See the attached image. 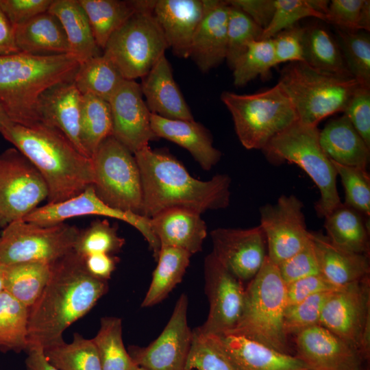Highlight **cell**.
Instances as JSON below:
<instances>
[{
    "label": "cell",
    "mask_w": 370,
    "mask_h": 370,
    "mask_svg": "<svg viewBox=\"0 0 370 370\" xmlns=\"http://www.w3.org/2000/svg\"><path fill=\"white\" fill-rule=\"evenodd\" d=\"M108 291V281L92 275L74 251L51 264L49 279L29 308L28 348L42 349L63 340V333L86 314Z\"/></svg>",
    "instance_id": "cell-1"
},
{
    "label": "cell",
    "mask_w": 370,
    "mask_h": 370,
    "mask_svg": "<svg viewBox=\"0 0 370 370\" xmlns=\"http://www.w3.org/2000/svg\"><path fill=\"white\" fill-rule=\"evenodd\" d=\"M134 155L140 173L143 216L150 219L171 208L190 209L201 214L229 206V175L217 174L207 181L197 180L175 158L153 150L149 145Z\"/></svg>",
    "instance_id": "cell-2"
},
{
    "label": "cell",
    "mask_w": 370,
    "mask_h": 370,
    "mask_svg": "<svg viewBox=\"0 0 370 370\" xmlns=\"http://www.w3.org/2000/svg\"><path fill=\"white\" fill-rule=\"evenodd\" d=\"M1 136L35 166L48 190L47 203L73 197L92 185L91 158L82 153L59 130L43 123H8Z\"/></svg>",
    "instance_id": "cell-3"
},
{
    "label": "cell",
    "mask_w": 370,
    "mask_h": 370,
    "mask_svg": "<svg viewBox=\"0 0 370 370\" xmlns=\"http://www.w3.org/2000/svg\"><path fill=\"white\" fill-rule=\"evenodd\" d=\"M79 64L70 53L0 56V105L10 121L24 126L40 123V96L56 84L73 81Z\"/></svg>",
    "instance_id": "cell-4"
},
{
    "label": "cell",
    "mask_w": 370,
    "mask_h": 370,
    "mask_svg": "<svg viewBox=\"0 0 370 370\" xmlns=\"http://www.w3.org/2000/svg\"><path fill=\"white\" fill-rule=\"evenodd\" d=\"M286 285L278 266L266 257L244 294L242 314L225 334H235L259 342L278 352L291 354L284 330Z\"/></svg>",
    "instance_id": "cell-5"
},
{
    "label": "cell",
    "mask_w": 370,
    "mask_h": 370,
    "mask_svg": "<svg viewBox=\"0 0 370 370\" xmlns=\"http://www.w3.org/2000/svg\"><path fill=\"white\" fill-rule=\"evenodd\" d=\"M291 100L304 124L318 125L325 117L343 112L360 85L353 77L317 71L304 62H289L278 83Z\"/></svg>",
    "instance_id": "cell-6"
},
{
    "label": "cell",
    "mask_w": 370,
    "mask_h": 370,
    "mask_svg": "<svg viewBox=\"0 0 370 370\" xmlns=\"http://www.w3.org/2000/svg\"><path fill=\"white\" fill-rule=\"evenodd\" d=\"M317 125L297 121L274 136L262 149L273 162H288L300 166L320 191L315 204L319 217H325L342 202L336 187V171L319 143Z\"/></svg>",
    "instance_id": "cell-7"
},
{
    "label": "cell",
    "mask_w": 370,
    "mask_h": 370,
    "mask_svg": "<svg viewBox=\"0 0 370 370\" xmlns=\"http://www.w3.org/2000/svg\"><path fill=\"white\" fill-rule=\"evenodd\" d=\"M221 99L232 114L239 141L247 149H263L276 135L298 121L278 84L249 95L224 91Z\"/></svg>",
    "instance_id": "cell-8"
},
{
    "label": "cell",
    "mask_w": 370,
    "mask_h": 370,
    "mask_svg": "<svg viewBox=\"0 0 370 370\" xmlns=\"http://www.w3.org/2000/svg\"><path fill=\"white\" fill-rule=\"evenodd\" d=\"M154 3L142 0L139 10L111 36L103 50L125 79L143 77L169 48L153 13Z\"/></svg>",
    "instance_id": "cell-9"
},
{
    "label": "cell",
    "mask_w": 370,
    "mask_h": 370,
    "mask_svg": "<svg viewBox=\"0 0 370 370\" xmlns=\"http://www.w3.org/2000/svg\"><path fill=\"white\" fill-rule=\"evenodd\" d=\"M97 197L109 206L142 215L143 189L134 153L112 136L106 138L91 157Z\"/></svg>",
    "instance_id": "cell-10"
},
{
    "label": "cell",
    "mask_w": 370,
    "mask_h": 370,
    "mask_svg": "<svg viewBox=\"0 0 370 370\" xmlns=\"http://www.w3.org/2000/svg\"><path fill=\"white\" fill-rule=\"evenodd\" d=\"M80 230L61 223L40 225L20 219L0 232V264H52L72 252Z\"/></svg>",
    "instance_id": "cell-11"
},
{
    "label": "cell",
    "mask_w": 370,
    "mask_h": 370,
    "mask_svg": "<svg viewBox=\"0 0 370 370\" xmlns=\"http://www.w3.org/2000/svg\"><path fill=\"white\" fill-rule=\"evenodd\" d=\"M47 197L42 177L21 152L10 147L0 153V229L24 219Z\"/></svg>",
    "instance_id": "cell-12"
},
{
    "label": "cell",
    "mask_w": 370,
    "mask_h": 370,
    "mask_svg": "<svg viewBox=\"0 0 370 370\" xmlns=\"http://www.w3.org/2000/svg\"><path fill=\"white\" fill-rule=\"evenodd\" d=\"M302 201L293 195H282L274 204L260 207V227L269 259L277 266L301 249L310 240Z\"/></svg>",
    "instance_id": "cell-13"
},
{
    "label": "cell",
    "mask_w": 370,
    "mask_h": 370,
    "mask_svg": "<svg viewBox=\"0 0 370 370\" xmlns=\"http://www.w3.org/2000/svg\"><path fill=\"white\" fill-rule=\"evenodd\" d=\"M86 215L110 217L131 225L144 236L153 252V258L157 260L161 245L151 230L149 219L109 206L97 197L92 185L64 201L47 203L39 206L23 219L40 225H52L64 223L71 218Z\"/></svg>",
    "instance_id": "cell-14"
},
{
    "label": "cell",
    "mask_w": 370,
    "mask_h": 370,
    "mask_svg": "<svg viewBox=\"0 0 370 370\" xmlns=\"http://www.w3.org/2000/svg\"><path fill=\"white\" fill-rule=\"evenodd\" d=\"M188 297L181 295L160 336L147 347L132 345L128 352L138 367L147 370H186L192 331L187 322Z\"/></svg>",
    "instance_id": "cell-15"
},
{
    "label": "cell",
    "mask_w": 370,
    "mask_h": 370,
    "mask_svg": "<svg viewBox=\"0 0 370 370\" xmlns=\"http://www.w3.org/2000/svg\"><path fill=\"white\" fill-rule=\"evenodd\" d=\"M204 276L210 310L207 320L198 329L205 334H227L235 328L242 314L245 294L243 282L212 253L204 260Z\"/></svg>",
    "instance_id": "cell-16"
},
{
    "label": "cell",
    "mask_w": 370,
    "mask_h": 370,
    "mask_svg": "<svg viewBox=\"0 0 370 370\" xmlns=\"http://www.w3.org/2000/svg\"><path fill=\"white\" fill-rule=\"evenodd\" d=\"M369 320V275L334 291L323 306L319 325L360 353L362 332Z\"/></svg>",
    "instance_id": "cell-17"
},
{
    "label": "cell",
    "mask_w": 370,
    "mask_h": 370,
    "mask_svg": "<svg viewBox=\"0 0 370 370\" xmlns=\"http://www.w3.org/2000/svg\"><path fill=\"white\" fill-rule=\"evenodd\" d=\"M217 260L240 281L252 280L262 266L266 239L260 227L234 229L219 227L210 232Z\"/></svg>",
    "instance_id": "cell-18"
},
{
    "label": "cell",
    "mask_w": 370,
    "mask_h": 370,
    "mask_svg": "<svg viewBox=\"0 0 370 370\" xmlns=\"http://www.w3.org/2000/svg\"><path fill=\"white\" fill-rule=\"evenodd\" d=\"M112 136L132 153L159 139L151 126V112L143 100L140 84L124 79L108 101Z\"/></svg>",
    "instance_id": "cell-19"
},
{
    "label": "cell",
    "mask_w": 370,
    "mask_h": 370,
    "mask_svg": "<svg viewBox=\"0 0 370 370\" xmlns=\"http://www.w3.org/2000/svg\"><path fill=\"white\" fill-rule=\"evenodd\" d=\"M297 358L312 370H363L360 353L320 325L296 335Z\"/></svg>",
    "instance_id": "cell-20"
},
{
    "label": "cell",
    "mask_w": 370,
    "mask_h": 370,
    "mask_svg": "<svg viewBox=\"0 0 370 370\" xmlns=\"http://www.w3.org/2000/svg\"><path fill=\"white\" fill-rule=\"evenodd\" d=\"M204 12L193 36L189 58L204 73L217 67L227 55V1L204 0Z\"/></svg>",
    "instance_id": "cell-21"
},
{
    "label": "cell",
    "mask_w": 370,
    "mask_h": 370,
    "mask_svg": "<svg viewBox=\"0 0 370 370\" xmlns=\"http://www.w3.org/2000/svg\"><path fill=\"white\" fill-rule=\"evenodd\" d=\"M82 104V95L73 80L60 82L42 93L37 112L40 122L59 130L82 153L87 156L80 137Z\"/></svg>",
    "instance_id": "cell-22"
},
{
    "label": "cell",
    "mask_w": 370,
    "mask_h": 370,
    "mask_svg": "<svg viewBox=\"0 0 370 370\" xmlns=\"http://www.w3.org/2000/svg\"><path fill=\"white\" fill-rule=\"evenodd\" d=\"M204 0H155L153 13L173 53L189 58L194 33L204 12Z\"/></svg>",
    "instance_id": "cell-23"
},
{
    "label": "cell",
    "mask_w": 370,
    "mask_h": 370,
    "mask_svg": "<svg viewBox=\"0 0 370 370\" xmlns=\"http://www.w3.org/2000/svg\"><path fill=\"white\" fill-rule=\"evenodd\" d=\"M171 66L163 55L140 84L143 96L150 112L160 116L178 120H194L172 73Z\"/></svg>",
    "instance_id": "cell-24"
},
{
    "label": "cell",
    "mask_w": 370,
    "mask_h": 370,
    "mask_svg": "<svg viewBox=\"0 0 370 370\" xmlns=\"http://www.w3.org/2000/svg\"><path fill=\"white\" fill-rule=\"evenodd\" d=\"M201 214L190 209L171 208L150 218V226L161 247L180 248L193 255L202 250L207 235Z\"/></svg>",
    "instance_id": "cell-25"
},
{
    "label": "cell",
    "mask_w": 370,
    "mask_h": 370,
    "mask_svg": "<svg viewBox=\"0 0 370 370\" xmlns=\"http://www.w3.org/2000/svg\"><path fill=\"white\" fill-rule=\"evenodd\" d=\"M151 126L158 138L186 149L206 170H210L221 159V153L213 145L210 132L195 120L169 119L151 113Z\"/></svg>",
    "instance_id": "cell-26"
},
{
    "label": "cell",
    "mask_w": 370,
    "mask_h": 370,
    "mask_svg": "<svg viewBox=\"0 0 370 370\" xmlns=\"http://www.w3.org/2000/svg\"><path fill=\"white\" fill-rule=\"evenodd\" d=\"M237 370H312L296 356L235 334L217 335Z\"/></svg>",
    "instance_id": "cell-27"
},
{
    "label": "cell",
    "mask_w": 370,
    "mask_h": 370,
    "mask_svg": "<svg viewBox=\"0 0 370 370\" xmlns=\"http://www.w3.org/2000/svg\"><path fill=\"white\" fill-rule=\"evenodd\" d=\"M320 273L338 287L369 275V256L342 249L320 232H310Z\"/></svg>",
    "instance_id": "cell-28"
},
{
    "label": "cell",
    "mask_w": 370,
    "mask_h": 370,
    "mask_svg": "<svg viewBox=\"0 0 370 370\" xmlns=\"http://www.w3.org/2000/svg\"><path fill=\"white\" fill-rule=\"evenodd\" d=\"M14 36L19 52L38 56L70 53L60 22L48 11L14 27Z\"/></svg>",
    "instance_id": "cell-29"
},
{
    "label": "cell",
    "mask_w": 370,
    "mask_h": 370,
    "mask_svg": "<svg viewBox=\"0 0 370 370\" xmlns=\"http://www.w3.org/2000/svg\"><path fill=\"white\" fill-rule=\"evenodd\" d=\"M319 143L328 157L342 165L367 169L370 147L347 116L330 121L319 132Z\"/></svg>",
    "instance_id": "cell-30"
},
{
    "label": "cell",
    "mask_w": 370,
    "mask_h": 370,
    "mask_svg": "<svg viewBox=\"0 0 370 370\" xmlns=\"http://www.w3.org/2000/svg\"><path fill=\"white\" fill-rule=\"evenodd\" d=\"M48 12L60 22L70 54L81 64L103 53L97 45L88 17L78 0H53Z\"/></svg>",
    "instance_id": "cell-31"
},
{
    "label": "cell",
    "mask_w": 370,
    "mask_h": 370,
    "mask_svg": "<svg viewBox=\"0 0 370 370\" xmlns=\"http://www.w3.org/2000/svg\"><path fill=\"white\" fill-rule=\"evenodd\" d=\"M326 236L347 251L369 256V229L362 214L341 203L325 217Z\"/></svg>",
    "instance_id": "cell-32"
},
{
    "label": "cell",
    "mask_w": 370,
    "mask_h": 370,
    "mask_svg": "<svg viewBox=\"0 0 370 370\" xmlns=\"http://www.w3.org/2000/svg\"><path fill=\"white\" fill-rule=\"evenodd\" d=\"M84 9L98 47L103 50L111 36L141 5V0H78Z\"/></svg>",
    "instance_id": "cell-33"
},
{
    "label": "cell",
    "mask_w": 370,
    "mask_h": 370,
    "mask_svg": "<svg viewBox=\"0 0 370 370\" xmlns=\"http://www.w3.org/2000/svg\"><path fill=\"white\" fill-rule=\"evenodd\" d=\"M304 62L317 71L336 75L352 77L338 41L319 24L305 27L303 40Z\"/></svg>",
    "instance_id": "cell-34"
},
{
    "label": "cell",
    "mask_w": 370,
    "mask_h": 370,
    "mask_svg": "<svg viewBox=\"0 0 370 370\" xmlns=\"http://www.w3.org/2000/svg\"><path fill=\"white\" fill-rule=\"evenodd\" d=\"M192 254L173 247H161L158 264L152 274L148 291L141 307H150L162 301L185 274Z\"/></svg>",
    "instance_id": "cell-35"
},
{
    "label": "cell",
    "mask_w": 370,
    "mask_h": 370,
    "mask_svg": "<svg viewBox=\"0 0 370 370\" xmlns=\"http://www.w3.org/2000/svg\"><path fill=\"white\" fill-rule=\"evenodd\" d=\"M51 264L29 262L5 265L3 290L30 308L39 298L49 279Z\"/></svg>",
    "instance_id": "cell-36"
},
{
    "label": "cell",
    "mask_w": 370,
    "mask_h": 370,
    "mask_svg": "<svg viewBox=\"0 0 370 370\" xmlns=\"http://www.w3.org/2000/svg\"><path fill=\"white\" fill-rule=\"evenodd\" d=\"M124 79L102 53L81 63L73 82L82 95H92L108 101Z\"/></svg>",
    "instance_id": "cell-37"
},
{
    "label": "cell",
    "mask_w": 370,
    "mask_h": 370,
    "mask_svg": "<svg viewBox=\"0 0 370 370\" xmlns=\"http://www.w3.org/2000/svg\"><path fill=\"white\" fill-rule=\"evenodd\" d=\"M29 308L8 292H0V351L26 352Z\"/></svg>",
    "instance_id": "cell-38"
},
{
    "label": "cell",
    "mask_w": 370,
    "mask_h": 370,
    "mask_svg": "<svg viewBox=\"0 0 370 370\" xmlns=\"http://www.w3.org/2000/svg\"><path fill=\"white\" fill-rule=\"evenodd\" d=\"M112 132L108 101L92 95H82L80 137L86 155L91 158L99 145L112 136Z\"/></svg>",
    "instance_id": "cell-39"
},
{
    "label": "cell",
    "mask_w": 370,
    "mask_h": 370,
    "mask_svg": "<svg viewBox=\"0 0 370 370\" xmlns=\"http://www.w3.org/2000/svg\"><path fill=\"white\" fill-rule=\"evenodd\" d=\"M91 340L97 350L102 370H136L137 368L124 346L120 318L102 317L99 330Z\"/></svg>",
    "instance_id": "cell-40"
},
{
    "label": "cell",
    "mask_w": 370,
    "mask_h": 370,
    "mask_svg": "<svg viewBox=\"0 0 370 370\" xmlns=\"http://www.w3.org/2000/svg\"><path fill=\"white\" fill-rule=\"evenodd\" d=\"M49 362L59 370H102L95 345L91 339L74 333L73 340L43 349Z\"/></svg>",
    "instance_id": "cell-41"
},
{
    "label": "cell",
    "mask_w": 370,
    "mask_h": 370,
    "mask_svg": "<svg viewBox=\"0 0 370 370\" xmlns=\"http://www.w3.org/2000/svg\"><path fill=\"white\" fill-rule=\"evenodd\" d=\"M336 32L337 41L349 73L360 85L370 87L369 34L366 31L339 28Z\"/></svg>",
    "instance_id": "cell-42"
},
{
    "label": "cell",
    "mask_w": 370,
    "mask_h": 370,
    "mask_svg": "<svg viewBox=\"0 0 370 370\" xmlns=\"http://www.w3.org/2000/svg\"><path fill=\"white\" fill-rule=\"evenodd\" d=\"M275 66L272 38L253 41L232 69L234 84L241 87L258 76L268 77Z\"/></svg>",
    "instance_id": "cell-43"
},
{
    "label": "cell",
    "mask_w": 370,
    "mask_h": 370,
    "mask_svg": "<svg viewBox=\"0 0 370 370\" xmlns=\"http://www.w3.org/2000/svg\"><path fill=\"white\" fill-rule=\"evenodd\" d=\"M192 342L186 370H237L217 335L192 331Z\"/></svg>",
    "instance_id": "cell-44"
},
{
    "label": "cell",
    "mask_w": 370,
    "mask_h": 370,
    "mask_svg": "<svg viewBox=\"0 0 370 370\" xmlns=\"http://www.w3.org/2000/svg\"><path fill=\"white\" fill-rule=\"evenodd\" d=\"M228 5L225 60L232 70L249 45L261 40L263 29L241 10Z\"/></svg>",
    "instance_id": "cell-45"
},
{
    "label": "cell",
    "mask_w": 370,
    "mask_h": 370,
    "mask_svg": "<svg viewBox=\"0 0 370 370\" xmlns=\"http://www.w3.org/2000/svg\"><path fill=\"white\" fill-rule=\"evenodd\" d=\"M124 245L125 239L119 236L116 227L106 219H96L79 231L73 251L84 258L95 254L113 255Z\"/></svg>",
    "instance_id": "cell-46"
},
{
    "label": "cell",
    "mask_w": 370,
    "mask_h": 370,
    "mask_svg": "<svg viewBox=\"0 0 370 370\" xmlns=\"http://www.w3.org/2000/svg\"><path fill=\"white\" fill-rule=\"evenodd\" d=\"M331 161L345 189L344 204L369 217L370 177L367 169L342 165Z\"/></svg>",
    "instance_id": "cell-47"
},
{
    "label": "cell",
    "mask_w": 370,
    "mask_h": 370,
    "mask_svg": "<svg viewBox=\"0 0 370 370\" xmlns=\"http://www.w3.org/2000/svg\"><path fill=\"white\" fill-rule=\"evenodd\" d=\"M306 17H314L326 22V16L317 12L311 0H275L273 16L263 29L261 40L272 38L280 32L289 28Z\"/></svg>",
    "instance_id": "cell-48"
},
{
    "label": "cell",
    "mask_w": 370,
    "mask_h": 370,
    "mask_svg": "<svg viewBox=\"0 0 370 370\" xmlns=\"http://www.w3.org/2000/svg\"><path fill=\"white\" fill-rule=\"evenodd\" d=\"M326 22L346 30L370 29V1L332 0L330 1Z\"/></svg>",
    "instance_id": "cell-49"
},
{
    "label": "cell",
    "mask_w": 370,
    "mask_h": 370,
    "mask_svg": "<svg viewBox=\"0 0 370 370\" xmlns=\"http://www.w3.org/2000/svg\"><path fill=\"white\" fill-rule=\"evenodd\" d=\"M333 292L313 295L297 304L287 306L284 314L286 335H297L308 328L319 325L323 306Z\"/></svg>",
    "instance_id": "cell-50"
},
{
    "label": "cell",
    "mask_w": 370,
    "mask_h": 370,
    "mask_svg": "<svg viewBox=\"0 0 370 370\" xmlns=\"http://www.w3.org/2000/svg\"><path fill=\"white\" fill-rule=\"evenodd\" d=\"M278 268L286 285L310 275L321 274L310 238L301 249L278 264Z\"/></svg>",
    "instance_id": "cell-51"
},
{
    "label": "cell",
    "mask_w": 370,
    "mask_h": 370,
    "mask_svg": "<svg viewBox=\"0 0 370 370\" xmlns=\"http://www.w3.org/2000/svg\"><path fill=\"white\" fill-rule=\"evenodd\" d=\"M343 114L370 147V87L360 84L358 86Z\"/></svg>",
    "instance_id": "cell-52"
},
{
    "label": "cell",
    "mask_w": 370,
    "mask_h": 370,
    "mask_svg": "<svg viewBox=\"0 0 370 370\" xmlns=\"http://www.w3.org/2000/svg\"><path fill=\"white\" fill-rule=\"evenodd\" d=\"M304 32L305 27L296 24L272 38L276 65L284 62H304Z\"/></svg>",
    "instance_id": "cell-53"
},
{
    "label": "cell",
    "mask_w": 370,
    "mask_h": 370,
    "mask_svg": "<svg viewBox=\"0 0 370 370\" xmlns=\"http://www.w3.org/2000/svg\"><path fill=\"white\" fill-rule=\"evenodd\" d=\"M342 288L334 285L321 274L310 275L286 285V306L297 304L311 295Z\"/></svg>",
    "instance_id": "cell-54"
},
{
    "label": "cell",
    "mask_w": 370,
    "mask_h": 370,
    "mask_svg": "<svg viewBox=\"0 0 370 370\" xmlns=\"http://www.w3.org/2000/svg\"><path fill=\"white\" fill-rule=\"evenodd\" d=\"M53 0H0V8L14 28L47 12Z\"/></svg>",
    "instance_id": "cell-55"
},
{
    "label": "cell",
    "mask_w": 370,
    "mask_h": 370,
    "mask_svg": "<svg viewBox=\"0 0 370 370\" xmlns=\"http://www.w3.org/2000/svg\"><path fill=\"white\" fill-rule=\"evenodd\" d=\"M248 15L262 29L269 24L275 11V0H227Z\"/></svg>",
    "instance_id": "cell-56"
},
{
    "label": "cell",
    "mask_w": 370,
    "mask_h": 370,
    "mask_svg": "<svg viewBox=\"0 0 370 370\" xmlns=\"http://www.w3.org/2000/svg\"><path fill=\"white\" fill-rule=\"evenodd\" d=\"M88 271L94 277L107 281L111 277L119 259L111 254H95L84 258Z\"/></svg>",
    "instance_id": "cell-57"
},
{
    "label": "cell",
    "mask_w": 370,
    "mask_h": 370,
    "mask_svg": "<svg viewBox=\"0 0 370 370\" xmlns=\"http://www.w3.org/2000/svg\"><path fill=\"white\" fill-rule=\"evenodd\" d=\"M14 28L0 8V56L18 53Z\"/></svg>",
    "instance_id": "cell-58"
},
{
    "label": "cell",
    "mask_w": 370,
    "mask_h": 370,
    "mask_svg": "<svg viewBox=\"0 0 370 370\" xmlns=\"http://www.w3.org/2000/svg\"><path fill=\"white\" fill-rule=\"evenodd\" d=\"M26 353L27 356L25 363L27 370H59L49 362L41 347H29Z\"/></svg>",
    "instance_id": "cell-59"
},
{
    "label": "cell",
    "mask_w": 370,
    "mask_h": 370,
    "mask_svg": "<svg viewBox=\"0 0 370 370\" xmlns=\"http://www.w3.org/2000/svg\"><path fill=\"white\" fill-rule=\"evenodd\" d=\"M10 122V120L0 105V132Z\"/></svg>",
    "instance_id": "cell-60"
},
{
    "label": "cell",
    "mask_w": 370,
    "mask_h": 370,
    "mask_svg": "<svg viewBox=\"0 0 370 370\" xmlns=\"http://www.w3.org/2000/svg\"><path fill=\"white\" fill-rule=\"evenodd\" d=\"M5 266L0 264V292L3 290V283L5 275Z\"/></svg>",
    "instance_id": "cell-61"
},
{
    "label": "cell",
    "mask_w": 370,
    "mask_h": 370,
    "mask_svg": "<svg viewBox=\"0 0 370 370\" xmlns=\"http://www.w3.org/2000/svg\"><path fill=\"white\" fill-rule=\"evenodd\" d=\"M136 370H147V369H144V368H143L141 367L138 366L137 368L136 369Z\"/></svg>",
    "instance_id": "cell-62"
}]
</instances>
